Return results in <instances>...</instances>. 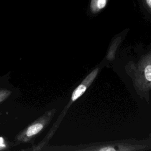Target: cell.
<instances>
[{
  "instance_id": "obj_1",
  "label": "cell",
  "mask_w": 151,
  "mask_h": 151,
  "mask_svg": "<svg viewBox=\"0 0 151 151\" xmlns=\"http://www.w3.org/2000/svg\"><path fill=\"white\" fill-rule=\"evenodd\" d=\"M55 112V109L46 111L42 115L19 132L15 137L14 145L34 142L37 136L49 124Z\"/></svg>"
},
{
  "instance_id": "obj_2",
  "label": "cell",
  "mask_w": 151,
  "mask_h": 151,
  "mask_svg": "<svg viewBox=\"0 0 151 151\" xmlns=\"http://www.w3.org/2000/svg\"><path fill=\"white\" fill-rule=\"evenodd\" d=\"M98 71H99L98 68L94 70L84 79L83 82L74 89V90L72 93L71 100H70V101L69 102V105H68L67 107H69L72 103H73L76 100H77L85 93V91H86L88 86L91 84V83L93 81V80L97 76Z\"/></svg>"
},
{
  "instance_id": "obj_3",
  "label": "cell",
  "mask_w": 151,
  "mask_h": 151,
  "mask_svg": "<svg viewBox=\"0 0 151 151\" xmlns=\"http://www.w3.org/2000/svg\"><path fill=\"white\" fill-rule=\"evenodd\" d=\"M108 0H90V10L92 14H97L107 5Z\"/></svg>"
},
{
  "instance_id": "obj_4",
  "label": "cell",
  "mask_w": 151,
  "mask_h": 151,
  "mask_svg": "<svg viewBox=\"0 0 151 151\" xmlns=\"http://www.w3.org/2000/svg\"><path fill=\"white\" fill-rule=\"evenodd\" d=\"M12 91L5 88H0V103L6 100L11 95Z\"/></svg>"
},
{
  "instance_id": "obj_5",
  "label": "cell",
  "mask_w": 151,
  "mask_h": 151,
  "mask_svg": "<svg viewBox=\"0 0 151 151\" xmlns=\"http://www.w3.org/2000/svg\"><path fill=\"white\" fill-rule=\"evenodd\" d=\"M139 3L145 11L151 14V0H139Z\"/></svg>"
},
{
  "instance_id": "obj_6",
  "label": "cell",
  "mask_w": 151,
  "mask_h": 151,
  "mask_svg": "<svg viewBox=\"0 0 151 151\" xmlns=\"http://www.w3.org/2000/svg\"><path fill=\"white\" fill-rule=\"evenodd\" d=\"M144 75L147 81H151V64L146 65L144 69Z\"/></svg>"
},
{
  "instance_id": "obj_7",
  "label": "cell",
  "mask_w": 151,
  "mask_h": 151,
  "mask_svg": "<svg viewBox=\"0 0 151 151\" xmlns=\"http://www.w3.org/2000/svg\"><path fill=\"white\" fill-rule=\"evenodd\" d=\"M95 150H100V151H113V150H116V149L113 146H106L99 149H96Z\"/></svg>"
}]
</instances>
